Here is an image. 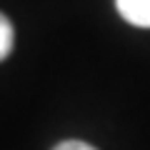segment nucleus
Listing matches in <instances>:
<instances>
[{
    "instance_id": "nucleus-1",
    "label": "nucleus",
    "mask_w": 150,
    "mask_h": 150,
    "mask_svg": "<svg viewBox=\"0 0 150 150\" xmlns=\"http://www.w3.org/2000/svg\"><path fill=\"white\" fill-rule=\"evenodd\" d=\"M115 8L130 25L150 28V0H115Z\"/></svg>"
},
{
    "instance_id": "nucleus-2",
    "label": "nucleus",
    "mask_w": 150,
    "mask_h": 150,
    "mask_svg": "<svg viewBox=\"0 0 150 150\" xmlns=\"http://www.w3.org/2000/svg\"><path fill=\"white\" fill-rule=\"evenodd\" d=\"M13 45H15V30H13L10 18H5L0 13V63L13 53Z\"/></svg>"
},
{
    "instance_id": "nucleus-3",
    "label": "nucleus",
    "mask_w": 150,
    "mask_h": 150,
    "mask_svg": "<svg viewBox=\"0 0 150 150\" xmlns=\"http://www.w3.org/2000/svg\"><path fill=\"white\" fill-rule=\"evenodd\" d=\"M53 150H98V148H93L90 143H83V140H63Z\"/></svg>"
}]
</instances>
